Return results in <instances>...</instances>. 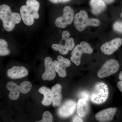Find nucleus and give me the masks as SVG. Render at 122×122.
<instances>
[{"mask_svg":"<svg viewBox=\"0 0 122 122\" xmlns=\"http://www.w3.org/2000/svg\"><path fill=\"white\" fill-rule=\"evenodd\" d=\"M76 107L75 102L72 100H68L59 107L58 113L61 117H68L74 113Z\"/></svg>","mask_w":122,"mask_h":122,"instance_id":"12","label":"nucleus"},{"mask_svg":"<svg viewBox=\"0 0 122 122\" xmlns=\"http://www.w3.org/2000/svg\"><path fill=\"white\" fill-rule=\"evenodd\" d=\"M0 19L5 30L10 32L13 30L15 24L20 23L21 17L17 13L12 12L9 6L4 4L0 6Z\"/></svg>","mask_w":122,"mask_h":122,"instance_id":"2","label":"nucleus"},{"mask_svg":"<svg viewBox=\"0 0 122 122\" xmlns=\"http://www.w3.org/2000/svg\"><path fill=\"white\" fill-rule=\"evenodd\" d=\"M74 18L73 9L70 6H66L63 9L62 16L58 17L55 20V25L58 28H64L68 25L72 24Z\"/></svg>","mask_w":122,"mask_h":122,"instance_id":"8","label":"nucleus"},{"mask_svg":"<svg viewBox=\"0 0 122 122\" xmlns=\"http://www.w3.org/2000/svg\"><path fill=\"white\" fill-rule=\"evenodd\" d=\"M65 43L64 46L69 51H71L73 49L75 46L74 40L72 38H69L65 40Z\"/></svg>","mask_w":122,"mask_h":122,"instance_id":"22","label":"nucleus"},{"mask_svg":"<svg viewBox=\"0 0 122 122\" xmlns=\"http://www.w3.org/2000/svg\"><path fill=\"white\" fill-rule=\"evenodd\" d=\"M62 86L59 84H56L51 88L52 95L53 106L54 107H59L61 105L62 96L61 92Z\"/></svg>","mask_w":122,"mask_h":122,"instance_id":"15","label":"nucleus"},{"mask_svg":"<svg viewBox=\"0 0 122 122\" xmlns=\"http://www.w3.org/2000/svg\"><path fill=\"white\" fill-rule=\"evenodd\" d=\"M10 51L8 48V44L4 39H0V55L5 56L10 54Z\"/></svg>","mask_w":122,"mask_h":122,"instance_id":"19","label":"nucleus"},{"mask_svg":"<svg viewBox=\"0 0 122 122\" xmlns=\"http://www.w3.org/2000/svg\"><path fill=\"white\" fill-rule=\"evenodd\" d=\"M93 49L90 44L85 41H82L79 45L75 46L71 53L70 59L76 66L79 65L81 58L83 54H91Z\"/></svg>","mask_w":122,"mask_h":122,"instance_id":"6","label":"nucleus"},{"mask_svg":"<svg viewBox=\"0 0 122 122\" xmlns=\"http://www.w3.org/2000/svg\"><path fill=\"white\" fill-rule=\"evenodd\" d=\"M40 7L37 0H27L26 5H22L20 9V14L22 21L28 26L34 23V19H38L39 16L38 12Z\"/></svg>","mask_w":122,"mask_h":122,"instance_id":"1","label":"nucleus"},{"mask_svg":"<svg viewBox=\"0 0 122 122\" xmlns=\"http://www.w3.org/2000/svg\"><path fill=\"white\" fill-rule=\"evenodd\" d=\"M38 92L44 95V98L42 101L41 103L45 106H49L52 100V95L51 90L45 86H42L38 90Z\"/></svg>","mask_w":122,"mask_h":122,"instance_id":"18","label":"nucleus"},{"mask_svg":"<svg viewBox=\"0 0 122 122\" xmlns=\"http://www.w3.org/2000/svg\"><path fill=\"white\" fill-rule=\"evenodd\" d=\"M52 48L54 50L59 51L61 54L63 55L67 54L69 51V50L64 45L60 44H53L52 46Z\"/></svg>","mask_w":122,"mask_h":122,"instance_id":"20","label":"nucleus"},{"mask_svg":"<svg viewBox=\"0 0 122 122\" xmlns=\"http://www.w3.org/2000/svg\"><path fill=\"white\" fill-rule=\"evenodd\" d=\"M83 121L81 118V117L78 116H75L73 119V122H83Z\"/></svg>","mask_w":122,"mask_h":122,"instance_id":"27","label":"nucleus"},{"mask_svg":"<svg viewBox=\"0 0 122 122\" xmlns=\"http://www.w3.org/2000/svg\"><path fill=\"white\" fill-rule=\"evenodd\" d=\"M117 111V109L115 107L104 109L97 113L95 117L100 122H109L113 119Z\"/></svg>","mask_w":122,"mask_h":122,"instance_id":"13","label":"nucleus"},{"mask_svg":"<svg viewBox=\"0 0 122 122\" xmlns=\"http://www.w3.org/2000/svg\"><path fill=\"white\" fill-rule=\"evenodd\" d=\"M32 85L30 82L24 81L20 85H17L12 81L7 83L6 87L10 91L9 95V98L12 100H16L19 98L20 93L26 94L30 91Z\"/></svg>","mask_w":122,"mask_h":122,"instance_id":"4","label":"nucleus"},{"mask_svg":"<svg viewBox=\"0 0 122 122\" xmlns=\"http://www.w3.org/2000/svg\"><path fill=\"white\" fill-rule=\"evenodd\" d=\"M53 116L50 112L46 111L42 115V118L40 122H53Z\"/></svg>","mask_w":122,"mask_h":122,"instance_id":"21","label":"nucleus"},{"mask_svg":"<svg viewBox=\"0 0 122 122\" xmlns=\"http://www.w3.org/2000/svg\"><path fill=\"white\" fill-rule=\"evenodd\" d=\"M119 63L115 59L107 61L98 71L97 76L99 78H104L117 72L119 69Z\"/></svg>","mask_w":122,"mask_h":122,"instance_id":"7","label":"nucleus"},{"mask_svg":"<svg viewBox=\"0 0 122 122\" xmlns=\"http://www.w3.org/2000/svg\"><path fill=\"white\" fill-rule=\"evenodd\" d=\"M121 17H122V14H121Z\"/></svg>","mask_w":122,"mask_h":122,"instance_id":"29","label":"nucleus"},{"mask_svg":"<svg viewBox=\"0 0 122 122\" xmlns=\"http://www.w3.org/2000/svg\"><path fill=\"white\" fill-rule=\"evenodd\" d=\"M113 28L114 30L122 34V22L117 21L114 24Z\"/></svg>","mask_w":122,"mask_h":122,"instance_id":"23","label":"nucleus"},{"mask_svg":"<svg viewBox=\"0 0 122 122\" xmlns=\"http://www.w3.org/2000/svg\"><path fill=\"white\" fill-rule=\"evenodd\" d=\"M70 33L68 31L65 30L62 33V40H65L69 38L70 36Z\"/></svg>","mask_w":122,"mask_h":122,"instance_id":"25","label":"nucleus"},{"mask_svg":"<svg viewBox=\"0 0 122 122\" xmlns=\"http://www.w3.org/2000/svg\"><path fill=\"white\" fill-rule=\"evenodd\" d=\"M119 78L120 81H119L117 83V86L120 91L122 92V71L119 75Z\"/></svg>","mask_w":122,"mask_h":122,"instance_id":"24","label":"nucleus"},{"mask_svg":"<svg viewBox=\"0 0 122 122\" xmlns=\"http://www.w3.org/2000/svg\"><path fill=\"white\" fill-rule=\"evenodd\" d=\"M122 45V38H117L103 44L100 50L104 54L111 55L117 50Z\"/></svg>","mask_w":122,"mask_h":122,"instance_id":"9","label":"nucleus"},{"mask_svg":"<svg viewBox=\"0 0 122 122\" xmlns=\"http://www.w3.org/2000/svg\"><path fill=\"white\" fill-rule=\"evenodd\" d=\"M89 105L86 99H80L77 102V113L81 118L85 117L88 113L89 111Z\"/></svg>","mask_w":122,"mask_h":122,"instance_id":"17","label":"nucleus"},{"mask_svg":"<svg viewBox=\"0 0 122 122\" xmlns=\"http://www.w3.org/2000/svg\"><path fill=\"white\" fill-rule=\"evenodd\" d=\"M74 20L75 28L79 32L83 31L87 26H98L100 24L98 19L89 18L87 12L84 10L76 14Z\"/></svg>","mask_w":122,"mask_h":122,"instance_id":"3","label":"nucleus"},{"mask_svg":"<svg viewBox=\"0 0 122 122\" xmlns=\"http://www.w3.org/2000/svg\"><path fill=\"white\" fill-rule=\"evenodd\" d=\"M90 5L91 7L92 12L95 15H98L105 10L106 3L102 0H91Z\"/></svg>","mask_w":122,"mask_h":122,"instance_id":"16","label":"nucleus"},{"mask_svg":"<svg viewBox=\"0 0 122 122\" xmlns=\"http://www.w3.org/2000/svg\"><path fill=\"white\" fill-rule=\"evenodd\" d=\"M7 75L12 79L22 78L28 74V70L24 66H14L7 71Z\"/></svg>","mask_w":122,"mask_h":122,"instance_id":"14","label":"nucleus"},{"mask_svg":"<svg viewBox=\"0 0 122 122\" xmlns=\"http://www.w3.org/2000/svg\"><path fill=\"white\" fill-rule=\"evenodd\" d=\"M45 71L42 76V78L44 81H52L56 77V71L54 63L51 57H48L45 59Z\"/></svg>","mask_w":122,"mask_h":122,"instance_id":"11","label":"nucleus"},{"mask_svg":"<svg viewBox=\"0 0 122 122\" xmlns=\"http://www.w3.org/2000/svg\"><path fill=\"white\" fill-rule=\"evenodd\" d=\"M105 2H107V3H111L113 2L115 0H102Z\"/></svg>","mask_w":122,"mask_h":122,"instance_id":"28","label":"nucleus"},{"mask_svg":"<svg viewBox=\"0 0 122 122\" xmlns=\"http://www.w3.org/2000/svg\"><path fill=\"white\" fill-rule=\"evenodd\" d=\"M53 4H57L58 3H66L69 2L71 0H49Z\"/></svg>","mask_w":122,"mask_h":122,"instance_id":"26","label":"nucleus"},{"mask_svg":"<svg viewBox=\"0 0 122 122\" xmlns=\"http://www.w3.org/2000/svg\"><path fill=\"white\" fill-rule=\"evenodd\" d=\"M57 59L58 61H54L56 72L58 73L59 77H65L66 75V68L71 66V62L69 59L61 55L58 56Z\"/></svg>","mask_w":122,"mask_h":122,"instance_id":"10","label":"nucleus"},{"mask_svg":"<svg viewBox=\"0 0 122 122\" xmlns=\"http://www.w3.org/2000/svg\"><path fill=\"white\" fill-rule=\"evenodd\" d=\"M109 93V89L107 85L103 82H99L95 86L91 92V100L95 104H102L108 98Z\"/></svg>","mask_w":122,"mask_h":122,"instance_id":"5","label":"nucleus"}]
</instances>
